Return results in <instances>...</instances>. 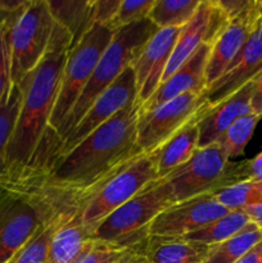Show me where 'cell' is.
Returning <instances> with one entry per match:
<instances>
[{
  "instance_id": "15",
  "label": "cell",
  "mask_w": 262,
  "mask_h": 263,
  "mask_svg": "<svg viewBox=\"0 0 262 263\" xmlns=\"http://www.w3.org/2000/svg\"><path fill=\"white\" fill-rule=\"evenodd\" d=\"M211 48L212 45L210 44H202L171 77L159 85L157 91L152 95L148 102L140 104L141 112L154 109L185 92L207 90L205 68H207Z\"/></svg>"
},
{
  "instance_id": "6",
  "label": "cell",
  "mask_w": 262,
  "mask_h": 263,
  "mask_svg": "<svg viewBox=\"0 0 262 263\" xmlns=\"http://www.w3.org/2000/svg\"><path fill=\"white\" fill-rule=\"evenodd\" d=\"M115 32L107 26L94 25L69 49L62 73L58 98L49 123L51 130L58 135L86 87L100 57L112 41Z\"/></svg>"
},
{
  "instance_id": "11",
  "label": "cell",
  "mask_w": 262,
  "mask_h": 263,
  "mask_svg": "<svg viewBox=\"0 0 262 263\" xmlns=\"http://www.w3.org/2000/svg\"><path fill=\"white\" fill-rule=\"evenodd\" d=\"M230 212L215 194H204L174 203L152 222L149 235L184 238Z\"/></svg>"
},
{
  "instance_id": "20",
  "label": "cell",
  "mask_w": 262,
  "mask_h": 263,
  "mask_svg": "<svg viewBox=\"0 0 262 263\" xmlns=\"http://www.w3.org/2000/svg\"><path fill=\"white\" fill-rule=\"evenodd\" d=\"M51 15L57 23L71 33L74 43L82 37L92 23V0H69V2H48Z\"/></svg>"
},
{
  "instance_id": "32",
  "label": "cell",
  "mask_w": 262,
  "mask_h": 263,
  "mask_svg": "<svg viewBox=\"0 0 262 263\" xmlns=\"http://www.w3.org/2000/svg\"><path fill=\"white\" fill-rule=\"evenodd\" d=\"M253 0H217L221 9L226 13L229 20L238 17L240 13H243Z\"/></svg>"
},
{
  "instance_id": "22",
  "label": "cell",
  "mask_w": 262,
  "mask_h": 263,
  "mask_svg": "<svg viewBox=\"0 0 262 263\" xmlns=\"http://www.w3.org/2000/svg\"><path fill=\"white\" fill-rule=\"evenodd\" d=\"M249 222H251V220H249L248 215L244 210L230 211L222 217L217 218L203 229H199V230L194 231V233L189 234L184 238L188 240L197 241V243H202L204 246L211 247L236 235Z\"/></svg>"
},
{
  "instance_id": "3",
  "label": "cell",
  "mask_w": 262,
  "mask_h": 263,
  "mask_svg": "<svg viewBox=\"0 0 262 263\" xmlns=\"http://www.w3.org/2000/svg\"><path fill=\"white\" fill-rule=\"evenodd\" d=\"M174 203L166 180H156L99 222L92 238L127 249L141 246L148 239L152 222Z\"/></svg>"
},
{
  "instance_id": "30",
  "label": "cell",
  "mask_w": 262,
  "mask_h": 263,
  "mask_svg": "<svg viewBox=\"0 0 262 263\" xmlns=\"http://www.w3.org/2000/svg\"><path fill=\"white\" fill-rule=\"evenodd\" d=\"M9 18V17H8ZM8 18L0 26V100L12 86L10 77V49L8 39Z\"/></svg>"
},
{
  "instance_id": "16",
  "label": "cell",
  "mask_w": 262,
  "mask_h": 263,
  "mask_svg": "<svg viewBox=\"0 0 262 263\" xmlns=\"http://www.w3.org/2000/svg\"><path fill=\"white\" fill-rule=\"evenodd\" d=\"M253 85L254 82L252 80L251 82L236 90L233 95L205 110L204 115L198 121V148H205L217 143L234 121L241 116L252 113L251 100Z\"/></svg>"
},
{
  "instance_id": "27",
  "label": "cell",
  "mask_w": 262,
  "mask_h": 263,
  "mask_svg": "<svg viewBox=\"0 0 262 263\" xmlns=\"http://www.w3.org/2000/svg\"><path fill=\"white\" fill-rule=\"evenodd\" d=\"M63 218H57L51 221L50 223L44 226L41 230L36 233V235L26 244L23 248H21L12 258L7 263H44L45 262L46 254H48L50 240L53 238V234L55 231L57 226L59 225Z\"/></svg>"
},
{
  "instance_id": "5",
  "label": "cell",
  "mask_w": 262,
  "mask_h": 263,
  "mask_svg": "<svg viewBox=\"0 0 262 263\" xmlns=\"http://www.w3.org/2000/svg\"><path fill=\"white\" fill-rule=\"evenodd\" d=\"M55 21L46 0L26 2L8 18V39L10 49V77L18 85L32 71L50 44Z\"/></svg>"
},
{
  "instance_id": "12",
  "label": "cell",
  "mask_w": 262,
  "mask_h": 263,
  "mask_svg": "<svg viewBox=\"0 0 262 263\" xmlns=\"http://www.w3.org/2000/svg\"><path fill=\"white\" fill-rule=\"evenodd\" d=\"M258 5L259 15L241 50L228 71L205 90L211 105L222 102L262 72V5L259 0Z\"/></svg>"
},
{
  "instance_id": "37",
  "label": "cell",
  "mask_w": 262,
  "mask_h": 263,
  "mask_svg": "<svg viewBox=\"0 0 262 263\" xmlns=\"http://www.w3.org/2000/svg\"><path fill=\"white\" fill-rule=\"evenodd\" d=\"M246 213L248 215L251 222L256 223L258 228L262 229V203L256 205H251V207H247Z\"/></svg>"
},
{
  "instance_id": "24",
  "label": "cell",
  "mask_w": 262,
  "mask_h": 263,
  "mask_svg": "<svg viewBox=\"0 0 262 263\" xmlns=\"http://www.w3.org/2000/svg\"><path fill=\"white\" fill-rule=\"evenodd\" d=\"M22 92L13 84L0 100V181L7 172V152L20 113ZM2 192V187H0Z\"/></svg>"
},
{
  "instance_id": "13",
  "label": "cell",
  "mask_w": 262,
  "mask_h": 263,
  "mask_svg": "<svg viewBox=\"0 0 262 263\" xmlns=\"http://www.w3.org/2000/svg\"><path fill=\"white\" fill-rule=\"evenodd\" d=\"M180 31L181 28L179 27L158 28L134 62L138 102L140 104L148 102L161 85Z\"/></svg>"
},
{
  "instance_id": "10",
  "label": "cell",
  "mask_w": 262,
  "mask_h": 263,
  "mask_svg": "<svg viewBox=\"0 0 262 263\" xmlns=\"http://www.w3.org/2000/svg\"><path fill=\"white\" fill-rule=\"evenodd\" d=\"M138 102L136 76L133 66L127 67L121 76L92 102L84 117L62 139L58 156L67 153L81 143L92 131L115 117L128 104Z\"/></svg>"
},
{
  "instance_id": "39",
  "label": "cell",
  "mask_w": 262,
  "mask_h": 263,
  "mask_svg": "<svg viewBox=\"0 0 262 263\" xmlns=\"http://www.w3.org/2000/svg\"><path fill=\"white\" fill-rule=\"evenodd\" d=\"M259 3H261V5H262V0H259Z\"/></svg>"
},
{
  "instance_id": "2",
  "label": "cell",
  "mask_w": 262,
  "mask_h": 263,
  "mask_svg": "<svg viewBox=\"0 0 262 263\" xmlns=\"http://www.w3.org/2000/svg\"><path fill=\"white\" fill-rule=\"evenodd\" d=\"M157 30L158 27L146 18L116 31L112 41L100 57L81 97L79 98L63 127L59 131L61 140L84 117L92 102L104 90H107L127 67L133 66L141 49L157 32Z\"/></svg>"
},
{
  "instance_id": "18",
  "label": "cell",
  "mask_w": 262,
  "mask_h": 263,
  "mask_svg": "<svg viewBox=\"0 0 262 263\" xmlns=\"http://www.w3.org/2000/svg\"><path fill=\"white\" fill-rule=\"evenodd\" d=\"M210 247L174 236L149 235L143 244L148 263H203Z\"/></svg>"
},
{
  "instance_id": "35",
  "label": "cell",
  "mask_w": 262,
  "mask_h": 263,
  "mask_svg": "<svg viewBox=\"0 0 262 263\" xmlns=\"http://www.w3.org/2000/svg\"><path fill=\"white\" fill-rule=\"evenodd\" d=\"M143 244L133 249H128L127 253L116 263H148L143 254Z\"/></svg>"
},
{
  "instance_id": "4",
  "label": "cell",
  "mask_w": 262,
  "mask_h": 263,
  "mask_svg": "<svg viewBox=\"0 0 262 263\" xmlns=\"http://www.w3.org/2000/svg\"><path fill=\"white\" fill-rule=\"evenodd\" d=\"M175 203L204 194H216L247 181L244 161L231 162L217 143L198 148L192 158L164 177Z\"/></svg>"
},
{
  "instance_id": "21",
  "label": "cell",
  "mask_w": 262,
  "mask_h": 263,
  "mask_svg": "<svg viewBox=\"0 0 262 263\" xmlns=\"http://www.w3.org/2000/svg\"><path fill=\"white\" fill-rule=\"evenodd\" d=\"M262 240V229L249 222L230 239L210 247L203 263H236L249 249Z\"/></svg>"
},
{
  "instance_id": "7",
  "label": "cell",
  "mask_w": 262,
  "mask_h": 263,
  "mask_svg": "<svg viewBox=\"0 0 262 263\" xmlns=\"http://www.w3.org/2000/svg\"><path fill=\"white\" fill-rule=\"evenodd\" d=\"M158 179L156 153L140 154L95 190L77 216L94 233L95 228L108 215Z\"/></svg>"
},
{
  "instance_id": "1",
  "label": "cell",
  "mask_w": 262,
  "mask_h": 263,
  "mask_svg": "<svg viewBox=\"0 0 262 263\" xmlns=\"http://www.w3.org/2000/svg\"><path fill=\"white\" fill-rule=\"evenodd\" d=\"M72 43L71 33L55 22L46 54L18 84L22 102L8 145L7 172L0 181V187L5 179L14 176L27 166L43 136L50 128L51 113Z\"/></svg>"
},
{
  "instance_id": "9",
  "label": "cell",
  "mask_w": 262,
  "mask_h": 263,
  "mask_svg": "<svg viewBox=\"0 0 262 263\" xmlns=\"http://www.w3.org/2000/svg\"><path fill=\"white\" fill-rule=\"evenodd\" d=\"M205 90L190 91L139 115L138 145L143 153L157 151L190 121L202 117L208 108Z\"/></svg>"
},
{
  "instance_id": "8",
  "label": "cell",
  "mask_w": 262,
  "mask_h": 263,
  "mask_svg": "<svg viewBox=\"0 0 262 263\" xmlns=\"http://www.w3.org/2000/svg\"><path fill=\"white\" fill-rule=\"evenodd\" d=\"M45 202L27 193L0 192V263H7L39 230L57 220Z\"/></svg>"
},
{
  "instance_id": "31",
  "label": "cell",
  "mask_w": 262,
  "mask_h": 263,
  "mask_svg": "<svg viewBox=\"0 0 262 263\" xmlns=\"http://www.w3.org/2000/svg\"><path fill=\"white\" fill-rule=\"evenodd\" d=\"M121 0H92V23L108 26L120 8Z\"/></svg>"
},
{
  "instance_id": "17",
  "label": "cell",
  "mask_w": 262,
  "mask_h": 263,
  "mask_svg": "<svg viewBox=\"0 0 262 263\" xmlns=\"http://www.w3.org/2000/svg\"><path fill=\"white\" fill-rule=\"evenodd\" d=\"M94 243L92 230L81 222L79 216L66 217L54 231L44 263H79Z\"/></svg>"
},
{
  "instance_id": "19",
  "label": "cell",
  "mask_w": 262,
  "mask_h": 263,
  "mask_svg": "<svg viewBox=\"0 0 262 263\" xmlns=\"http://www.w3.org/2000/svg\"><path fill=\"white\" fill-rule=\"evenodd\" d=\"M199 120L200 117L190 121L181 130L164 141L157 151H154L157 159V175L159 179H164L174 170L186 163L192 158L194 152L198 149Z\"/></svg>"
},
{
  "instance_id": "36",
  "label": "cell",
  "mask_w": 262,
  "mask_h": 263,
  "mask_svg": "<svg viewBox=\"0 0 262 263\" xmlns=\"http://www.w3.org/2000/svg\"><path fill=\"white\" fill-rule=\"evenodd\" d=\"M236 263H262V240L249 249Z\"/></svg>"
},
{
  "instance_id": "28",
  "label": "cell",
  "mask_w": 262,
  "mask_h": 263,
  "mask_svg": "<svg viewBox=\"0 0 262 263\" xmlns=\"http://www.w3.org/2000/svg\"><path fill=\"white\" fill-rule=\"evenodd\" d=\"M154 3H156V0H140V2L121 0L117 13L107 27L112 31H117L125 26L146 20V18H149Z\"/></svg>"
},
{
  "instance_id": "23",
  "label": "cell",
  "mask_w": 262,
  "mask_h": 263,
  "mask_svg": "<svg viewBox=\"0 0 262 263\" xmlns=\"http://www.w3.org/2000/svg\"><path fill=\"white\" fill-rule=\"evenodd\" d=\"M202 0H156L149 20L158 28L184 27L193 18Z\"/></svg>"
},
{
  "instance_id": "29",
  "label": "cell",
  "mask_w": 262,
  "mask_h": 263,
  "mask_svg": "<svg viewBox=\"0 0 262 263\" xmlns=\"http://www.w3.org/2000/svg\"><path fill=\"white\" fill-rule=\"evenodd\" d=\"M127 248L115 244L95 240L92 248L80 259L79 263H116L127 253Z\"/></svg>"
},
{
  "instance_id": "26",
  "label": "cell",
  "mask_w": 262,
  "mask_h": 263,
  "mask_svg": "<svg viewBox=\"0 0 262 263\" xmlns=\"http://www.w3.org/2000/svg\"><path fill=\"white\" fill-rule=\"evenodd\" d=\"M215 197L228 210H246L262 203V181L247 180L216 193Z\"/></svg>"
},
{
  "instance_id": "34",
  "label": "cell",
  "mask_w": 262,
  "mask_h": 263,
  "mask_svg": "<svg viewBox=\"0 0 262 263\" xmlns=\"http://www.w3.org/2000/svg\"><path fill=\"white\" fill-rule=\"evenodd\" d=\"M253 92H252L251 107L252 113L262 117V72L253 79Z\"/></svg>"
},
{
  "instance_id": "14",
  "label": "cell",
  "mask_w": 262,
  "mask_h": 263,
  "mask_svg": "<svg viewBox=\"0 0 262 263\" xmlns=\"http://www.w3.org/2000/svg\"><path fill=\"white\" fill-rule=\"evenodd\" d=\"M258 15V0H253L243 13L229 21L222 32L217 36L211 48L207 68H205L207 87L217 81L228 71L230 64L246 44L248 36L251 35Z\"/></svg>"
},
{
  "instance_id": "25",
  "label": "cell",
  "mask_w": 262,
  "mask_h": 263,
  "mask_svg": "<svg viewBox=\"0 0 262 263\" xmlns=\"http://www.w3.org/2000/svg\"><path fill=\"white\" fill-rule=\"evenodd\" d=\"M259 120H261L259 116L249 113V115L239 117L229 126L228 130L222 134L220 140L217 141L228 159L231 161L233 158L243 154Z\"/></svg>"
},
{
  "instance_id": "33",
  "label": "cell",
  "mask_w": 262,
  "mask_h": 263,
  "mask_svg": "<svg viewBox=\"0 0 262 263\" xmlns=\"http://www.w3.org/2000/svg\"><path fill=\"white\" fill-rule=\"evenodd\" d=\"M244 171H246L247 180L262 181V152L254 158L244 161Z\"/></svg>"
},
{
  "instance_id": "38",
  "label": "cell",
  "mask_w": 262,
  "mask_h": 263,
  "mask_svg": "<svg viewBox=\"0 0 262 263\" xmlns=\"http://www.w3.org/2000/svg\"><path fill=\"white\" fill-rule=\"evenodd\" d=\"M9 13H5V12H3V10H0V26L3 25V23H4V21L7 20L8 17H9Z\"/></svg>"
}]
</instances>
